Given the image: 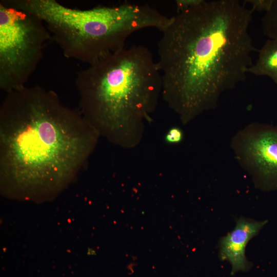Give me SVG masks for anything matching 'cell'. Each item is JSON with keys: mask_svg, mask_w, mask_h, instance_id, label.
I'll return each instance as SVG.
<instances>
[{"mask_svg": "<svg viewBox=\"0 0 277 277\" xmlns=\"http://www.w3.org/2000/svg\"><path fill=\"white\" fill-rule=\"evenodd\" d=\"M258 52V58L248 73L268 76L277 84V38L267 40Z\"/></svg>", "mask_w": 277, "mask_h": 277, "instance_id": "obj_8", "label": "cell"}, {"mask_svg": "<svg viewBox=\"0 0 277 277\" xmlns=\"http://www.w3.org/2000/svg\"><path fill=\"white\" fill-rule=\"evenodd\" d=\"M267 221H256L241 217L236 221L234 229L219 241V256L231 265V274L238 271H246L250 263L245 255L249 241L256 236L267 223Z\"/></svg>", "mask_w": 277, "mask_h": 277, "instance_id": "obj_7", "label": "cell"}, {"mask_svg": "<svg viewBox=\"0 0 277 277\" xmlns=\"http://www.w3.org/2000/svg\"><path fill=\"white\" fill-rule=\"evenodd\" d=\"M50 34L41 19L0 2V88L26 86L43 57Z\"/></svg>", "mask_w": 277, "mask_h": 277, "instance_id": "obj_5", "label": "cell"}, {"mask_svg": "<svg viewBox=\"0 0 277 277\" xmlns=\"http://www.w3.org/2000/svg\"><path fill=\"white\" fill-rule=\"evenodd\" d=\"M253 12L238 0L204 1L172 16L162 31V95L183 124L215 109L222 93L245 80L256 51Z\"/></svg>", "mask_w": 277, "mask_h": 277, "instance_id": "obj_1", "label": "cell"}, {"mask_svg": "<svg viewBox=\"0 0 277 277\" xmlns=\"http://www.w3.org/2000/svg\"><path fill=\"white\" fill-rule=\"evenodd\" d=\"M183 138V132L178 127H173L167 132L165 136L166 141L170 144L180 143Z\"/></svg>", "mask_w": 277, "mask_h": 277, "instance_id": "obj_11", "label": "cell"}, {"mask_svg": "<svg viewBox=\"0 0 277 277\" xmlns=\"http://www.w3.org/2000/svg\"><path fill=\"white\" fill-rule=\"evenodd\" d=\"M75 85L83 117L100 135L125 147L140 142L162 89L157 62L142 45L125 46L89 65Z\"/></svg>", "mask_w": 277, "mask_h": 277, "instance_id": "obj_3", "label": "cell"}, {"mask_svg": "<svg viewBox=\"0 0 277 277\" xmlns=\"http://www.w3.org/2000/svg\"><path fill=\"white\" fill-rule=\"evenodd\" d=\"M273 0H246L245 3L250 4L254 11L267 12L271 7Z\"/></svg>", "mask_w": 277, "mask_h": 277, "instance_id": "obj_10", "label": "cell"}, {"mask_svg": "<svg viewBox=\"0 0 277 277\" xmlns=\"http://www.w3.org/2000/svg\"><path fill=\"white\" fill-rule=\"evenodd\" d=\"M263 33L269 39L277 38V0H273L270 9L262 18Z\"/></svg>", "mask_w": 277, "mask_h": 277, "instance_id": "obj_9", "label": "cell"}, {"mask_svg": "<svg viewBox=\"0 0 277 277\" xmlns=\"http://www.w3.org/2000/svg\"><path fill=\"white\" fill-rule=\"evenodd\" d=\"M5 2L41 19L64 56L88 65L124 47L132 33L147 28L162 32L171 19L147 4L125 2L82 10L56 0Z\"/></svg>", "mask_w": 277, "mask_h": 277, "instance_id": "obj_4", "label": "cell"}, {"mask_svg": "<svg viewBox=\"0 0 277 277\" xmlns=\"http://www.w3.org/2000/svg\"><path fill=\"white\" fill-rule=\"evenodd\" d=\"M82 115L39 86L6 93L0 108V175L5 192L54 194L76 175L100 136Z\"/></svg>", "mask_w": 277, "mask_h": 277, "instance_id": "obj_2", "label": "cell"}, {"mask_svg": "<svg viewBox=\"0 0 277 277\" xmlns=\"http://www.w3.org/2000/svg\"><path fill=\"white\" fill-rule=\"evenodd\" d=\"M230 146L256 187L277 190V126L251 123L233 136Z\"/></svg>", "mask_w": 277, "mask_h": 277, "instance_id": "obj_6", "label": "cell"}, {"mask_svg": "<svg viewBox=\"0 0 277 277\" xmlns=\"http://www.w3.org/2000/svg\"><path fill=\"white\" fill-rule=\"evenodd\" d=\"M204 0H176L175 4L177 8V13L185 11L193 7L196 6Z\"/></svg>", "mask_w": 277, "mask_h": 277, "instance_id": "obj_12", "label": "cell"}]
</instances>
